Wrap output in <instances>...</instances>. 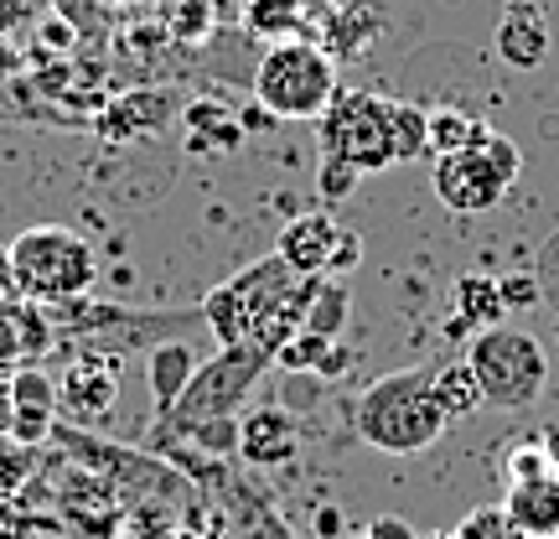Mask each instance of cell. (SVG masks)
Returning <instances> with one entry per match:
<instances>
[{
	"instance_id": "cell-22",
	"label": "cell",
	"mask_w": 559,
	"mask_h": 539,
	"mask_svg": "<svg viewBox=\"0 0 559 539\" xmlns=\"http://www.w3.org/2000/svg\"><path fill=\"white\" fill-rule=\"evenodd\" d=\"M347 306H353L347 285H342L337 276H321V285H317V296H311V312H306V327H300V332H317V338H342V327H347Z\"/></svg>"
},
{
	"instance_id": "cell-7",
	"label": "cell",
	"mask_w": 559,
	"mask_h": 539,
	"mask_svg": "<svg viewBox=\"0 0 559 539\" xmlns=\"http://www.w3.org/2000/svg\"><path fill=\"white\" fill-rule=\"evenodd\" d=\"M317 140L321 156L347 161L362 177L400 166V156H394V99L368 94V89H342L317 120Z\"/></svg>"
},
{
	"instance_id": "cell-25",
	"label": "cell",
	"mask_w": 559,
	"mask_h": 539,
	"mask_svg": "<svg viewBox=\"0 0 559 539\" xmlns=\"http://www.w3.org/2000/svg\"><path fill=\"white\" fill-rule=\"evenodd\" d=\"M37 472V446L16 436H0V499H16L21 488Z\"/></svg>"
},
{
	"instance_id": "cell-2",
	"label": "cell",
	"mask_w": 559,
	"mask_h": 539,
	"mask_svg": "<svg viewBox=\"0 0 559 539\" xmlns=\"http://www.w3.org/2000/svg\"><path fill=\"white\" fill-rule=\"evenodd\" d=\"M270 353L254 348V342H234V348H218L207 363H198L192 384L181 389V400L156 420V446H177V441H198L207 425H228L239 420L243 400L254 395V384L264 379L270 368Z\"/></svg>"
},
{
	"instance_id": "cell-11",
	"label": "cell",
	"mask_w": 559,
	"mask_h": 539,
	"mask_svg": "<svg viewBox=\"0 0 559 539\" xmlns=\"http://www.w3.org/2000/svg\"><path fill=\"white\" fill-rule=\"evenodd\" d=\"M52 431H58V379L41 363H21L11 379V436L41 446Z\"/></svg>"
},
{
	"instance_id": "cell-8",
	"label": "cell",
	"mask_w": 559,
	"mask_h": 539,
	"mask_svg": "<svg viewBox=\"0 0 559 539\" xmlns=\"http://www.w3.org/2000/svg\"><path fill=\"white\" fill-rule=\"evenodd\" d=\"M296 285V270L280 260V255H264V260L243 265L239 276L218 280L207 296H202V327L213 332V342L218 348H234V342H249L254 338V327H260V317L275 306L285 291Z\"/></svg>"
},
{
	"instance_id": "cell-24",
	"label": "cell",
	"mask_w": 559,
	"mask_h": 539,
	"mask_svg": "<svg viewBox=\"0 0 559 539\" xmlns=\"http://www.w3.org/2000/svg\"><path fill=\"white\" fill-rule=\"evenodd\" d=\"M555 472V461H549V452H544V441H513L508 452H502V478H508V488H519V482H539Z\"/></svg>"
},
{
	"instance_id": "cell-4",
	"label": "cell",
	"mask_w": 559,
	"mask_h": 539,
	"mask_svg": "<svg viewBox=\"0 0 559 539\" xmlns=\"http://www.w3.org/2000/svg\"><path fill=\"white\" fill-rule=\"evenodd\" d=\"M5 249H11V270H16L21 296L37 301V306L79 301L99 280V249L68 223H37V229L16 234Z\"/></svg>"
},
{
	"instance_id": "cell-17",
	"label": "cell",
	"mask_w": 559,
	"mask_h": 539,
	"mask_svg": "<svg viewBox=\"0 0 559 539\" xmlns=\"http://www.w3.org/2000/svg\"><path fill=\"white\" fill-rule=\"evenodd\" d=\"M502 514H508V524H513L523 539H559V472L508 488Z\"/></svg>"
},
{
	"instance_id": "cell-27",
	"label": "cell",
	"mask_w": 559,
	"mask_h": 539,
	"mask_svg": "<svg viewBox=\"0 0 559 539\" xmlns=\"http://www.w3.org/2000/svg\"><path fill=\"white\" fill-rule=\"evenodd\" d=\"M513 535H519V529L508 524L502 508H477V514L456 529V539H513Z\"/></svg>"
},
{
	"instance_id": "cell-19",
	"label": "cell",
	"mask_w": 559,
	"mask_h": 539,
	"mask_svg": "<svg viewBox=\"0 0 559 539\" xmlns=\"http://www.w3.org/2000/svg\"><path fill=\"white\" fill-rule=\"evenodd\" d=\"M430 389H436V405L445 410V420H451V425H461V420L481 415V405H487V395H481V379H477V368H472L466 359L440 363L436 374H430Z\"/></svg>"
},
{
	"instance_id": "cell-3",
	"label": "cell",
	"mask_w": 559,
	"mask_h": 539,
	"mask_svg": "<svg viewBox=\"0 0 559 539\" xmlns=\"http://www.w3.org/2000/svg\"><path fill=\"white\" fill-rule=\"evenodd\" d=\"M254 104L270 120H311L317 125L326 115V104L342 94L337 58L311 37H285L270 42L254 62Z\"/></svg>"
},
{
	"instance_id": "cell-29",
	"label": "cell",
	"mask_w": 559,
	"mask_h": 539,
	"mask_svg": "<svg viewBox=\"0 0 559 539\" xmlns=\"http://www.w3.org/2000/svg\"><path fill=\"white\" fill-rule=\"evenodd\" d=\"M502 296H508V312L539 306V280H534V276H508V280H502Z\"/></svg>"
},
{
	"instance_id": "cell-13",
	"label": "cell",
	"mask_w": 559,
	"mask_h": 539,
	"mask_svg": "<svg viewBox=\"0 0 559 539\" xmlns=\"http://www.w3.org/2000/svg\"><path fill=\"white\" fill-rule=\"evenodd\" d=\"M58 348V327L37 301H0V363H41Z\"/></svg>"
},
{
	"instance_id": "cell-28",
	"label": "cell",
	"mask_w": 559,
	"mask_h": 539,
	"mask_svg": "<svg viewBox=\"0 0 559 539\" xmlns=\"http://www.w3.org/2000/svg\"><path fill=\"white\" fill-rule=\"evenodd\" d=\"M362 260V239L353 234V229H342L337 249H332V265H326V276H347V270H358Z\"/></svg>"
},
{
	"instance_id": "cell-32",
	"label": "cell",
	"mask_w": 559,
	"mask_h": 539,
	"mask_svg": "<svg viewBox=\"0 0 559 539\" xmlns=\"http://www.w3.org/2000/svg\"><path fill=\"white\" fill-rule=\"evenodd\" d=\"M368 539H419V535L404 519H373L368 524Z\"/></svg>"
},
{
	"instance_id": "cell-26",
	"label": "cell",
	"mask_w": 559,
	"mask_h": 539,
	"mask_svg": "<svg viewBox=\"0 0 559 539\" xmlns=\"http://www.w3.org/2000/svg\"><path fill=\"white\" fill-rule=\"evenodd\" d=\"M358 181H362L358 166H347V161H337V156H321L317 192H321V202H326V208H337V202L353 198V187H358Z\"/></svg>"
},
{
	"instance_id": "cell-16",
	"label": "cell",
	"mask_w": 559,
	"mask_h": 539,
	"mask_svg": "<svg viewBox=\"0 0 559 539\" xmlns=\"http://www.w3.org/2000/svg\"><path fill=\"white\" fill-rule=\"evenodd\" d=\"M234 21H243V0H160V32L177 47H198Z\"/></svg>"
},
{
	"instance_id": "cell-23",
	"label": "cell",
	"mask_w": 559,
	"mask_h": 539,
	"mask_svg": "<svg viewBox=\"0 0 559 539\" xmlns=\"http://www.w3.org/2000/svg\"><path fill=\"white\" fill-rule=\"evenodd\" d=\"M394 156H400V166L430 156V109L394 99Z\"/></svg>"
},
{
	"instance_id": "cell-6",
	"label": "cell",
	"mask_w": 559,
	"mask_h": 539,
	"mask_svg": "<svg viewBox=\"0 0 559 539\" xmlns=\"http://www.w3.org/2000/svg\"><path fill=\"white\" fill-rule=\"evenodd\" d=\"M523 177V151L513 145L508 136H492L481 140L477 151H456V156H436V172H430V187L436 198L461 213V219H481L492 213Z\"/></svg>"
},
{
	"instance_id": "cell-5",
	"label": "cell",
	"mask_w": 559,
	"mask_h": 539,
	"mask_svg": "<svg viewBox=\"0 0 559 539\" xmlns=\"http://www.w3.org/2000/svg\"><path fill=\"white\" fill-rule=\"evenodd\" d=\"M466 363L477 368L481 395L498 410H528L549 384V353L534 332L523 327H487L477 338H466Z\"/></svg>"
},
{
	"instance_id": "cell-1",
	"label": "cell",
	"mask_w": 559,
	"mask_h": 539,
	"mask_svg": "<svg viewBox=\"0 0 559 539\" xmlns=\"http://www.w3.org/2000/svg\"><path fill=\"white\" fill-rule=\"evenodd\" d=\"M430 374L436 368H400L362 389L353 405V431L362 446H373L383 457H419L445 436L451 420L436 405Z\"/></svg>"
},
{
	"instance_id": "cell-12",
	"label": "cell",
	"mask_w": 559,
	"mask_h": 539,
	"mask_svg": "<svg viewBox=\"0 0 559 539\" xmlns=\"http://www.w3.org/2000/svg\"><path fill=\"white\" fill-rule=\"evenodd\" d=\"M492 47H498V58L508 68H519V73H534L549 62L555 52V32H549V16H544L539 5H528V0H513L508 11H502L498 32H492Z\"/></svg>"
},
{
	"instance_id": "cell-15",
	"label": "cell",
	"mask_w": 559,
	"mask_h": 539,
	"mask_svg": "<svg viewBox=\"0 0 559 539\" xmlns=\"http://www.w3.org/2000/svg\"><path fill=\"white\" fill-rule=\"evenodd\" d=\"M508 321V296H502L498 276H461L456 280V312L445 317V338L466 342L487 332V327H502Z\"/></svg>"
},
{
	"instance_id": "cell-34",
	"label": "cell",
	"mask_w": 559,
	"mask_h": 539,
	"mask_svg": "<svg viewBox=\"0 0 559 539\" xmlns=\"http://www.w3.org/2000/svg\"><path fill=\"white\" fill-rule=\"evenodd\" d=\"M16 68H21V52H16V42H11V37H0V83L11 79Z\"/></svg>"
},
{
	"instance_id": "cell-21",
	"label": "cell",
	"mask_w": 559,
	"mask_h": 539,
	"mask_svg": "<svg viewBox=\"0 0 559 539\" xmlns=\"http://www.w3.org/2000/svg\"><path fill=\"white\" fill-rule=\"evenodd\" d=\"M243 26L264 42L306 37V0H243Z\"/></svg>"
},
{
	"instance_id": "cell-10",
	"label": "cell",
	"mask_w": 559,
	"mask_h": 539,
	"mask_svg": "<svg viewBox=\"0 0 559 539\" xmlns=\"http://www.w3.org/2000/svg\"><path fill=\"white\" fill-rule=\"evenodd\" d=\"M342 239V223L332 208H311V213H296V219H285L275 239V255L296 276H326V265H332V249Z\"/></svg>"
},
{
	"instance_id": "cell-20",
	"label": "cell",
	"mask_w": 559,
	"mask_h": 539,
	"mask_svg": "<svg viewBox=\"0 0 559 539\" xmlns=\"http://www.w3.org/2000/svg\"><path fill=\"white\" fill-rule=\"evenodd\" d=\"M492 136V125L466 115V109H430V161L456 156V151H477Z\"/></svg>"
},
{
	"instance_id": "cell-9",
	"label": "cell",
	"mask_w": 559,
	"mask_h": 539,
	"mask_svg": "<svg viewBox=\"0 0 559 539\" xmlns=\"http://www.w3.org/2000/svg\"><path fill=\"white\" fill-rule=\"evenodd\" d=\"M120 374L124 363L109 348H79V359L58 374V415H73L83 425H94L115 410L120 400Z\"/></svg>"
},
{
	"instance_id": "cell-35",
	"label": "cell",
	"mask_w": 559,
	"mask_h": 539,
	"mask_svg": "<svg viewBox=\"0 0 559 539\" xmlns=\"http://www.w3.org/2000/svg\"><path fill=\"white\" fill-rule=\"evenodd\" d=\"M337 529H342V514H337V508H321V514H317V535L321 539H337Z\"/></svg>"
},
{
	"instance_id": "cell-30",
	"label": "cell",
	"mask_w": 559,
	"mask_h": 539,
	"mask_svg": "<svg viewBox=\"0 0 559 539\" xmlns=\"http://www.w3.org/2000/svg\"><path fill=\"white\" fill-rule=\"evenodd\" d=\"M32 519L16 508V499H0V539H26Z\"/></svg>"
},
{
	"instance_id": "cell-18",
	"label": "cell",
	"mask_w": 559,
	"mask_h": 539,
	"mask_svg": "<svg viewBox=\"0 0 559 539\" xmlns=\"http://www.w3.org/2000/svg\"><path fill=\"white\" fill-rule=\"evenodd\" d=\"M192 374H198V348L187 338H171V342H156V348H151V359H145V384H151L156 415H166V410L181 400V389L192 384Z\"/></svg>"
},
{
	"instance_id": "cell-31",
	"label": "cell",
	"mask_w": 559,
	"mask_h": 539,
	"mask_svg": "<svg viewBox=\"0 0 559 539\" xmlns=\"http://www.w3.org/2000/svg\"><path fill=\"white\" fill-rule=\"evenodd\" d=\"M11 379H16V368L0 363V436H11Z\"/></svg>"
},
{
	"instance_id": "cell-37",
	"label": "cell",
	"mask_w": 559,
	"mask_h": 539,
	"mask_svg": "<svg viewBox=\"0 0 559 539\" xmlns=\"http://www.w3.org/2000/svg\"><path fill=\"white\" fill-rule=\"evenodd\" d=\"M120 5H160V0H120Z\"/></svg>"
},
{
	"instance_id": "cell-36",
	"label": "cell",
	"mask_w": 559,
	"mask_h": 539,
	"mask_svg": "<svg viewBox=\"0 0 559 539\" xmlns=\"http://www.w3.org/2000/svg\"><path fill=\"white\" fill-rule=\"evenodd\" d=\"M539 441H544V452H549V461H555V472H559V420L555 425H544Z\"/></svg>"
},
{
	"instance_id": "cell-14",
	"label": "cell",
	"mask_w": 559,
	"mask_h": 539,
	"mask_svg": "<svg viewBox=\"0 0 559 539\" xmlns=\"http://www.w3.org/2000/svg\"><path fill=\"white\" fill-rule=\"evenodd\" d=\"M300 446V425L290 410L280 405H254L239 415V457L254 461V467H280L290 461Z\"/></svg>"
},
{
	"instance_id": "cell-33",
	"label": "cell",
	"mask_w": 559,
	"mask_h": 539,
	"mask_svg": "<svg viewBox=\"0 0 559 539\" xmlns=\"http://www.w3.org/2000/svg\"><path fill=\"white\" fill-rule=\"evenodd\" d=\"M0 301H26L16 285V270H11V249H0Z\"/></svg>"
}]
</instances>
